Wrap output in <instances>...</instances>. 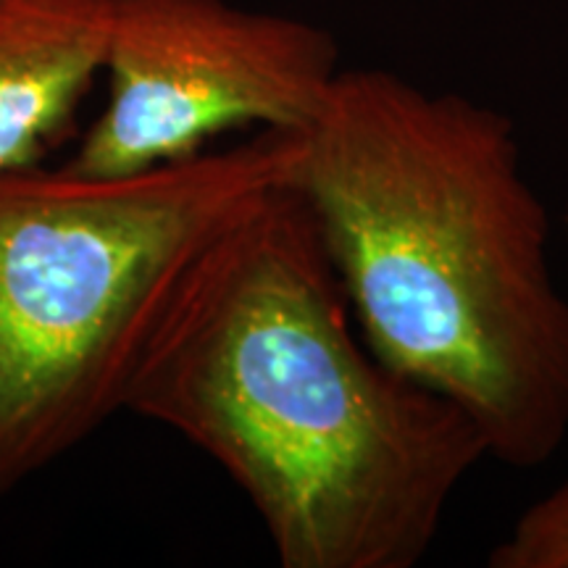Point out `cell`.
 Wrapping results in <instances>:
<instances>
[{
    "label": "cell",
    "instance_id": "obj_1",
    "mask_svg": "<svg viewBox=\"0 0 568 568\" xmlns=\"http://www.w3.org/2000/svg\"><path fill=\"white\" fill-rule=\"evenodd\" d=\"M295 180L253 197L182 276L124 410L243 489L284 568H414L489 458L464 408L355 332Z\"/></svg>",
    "mask_w": 568,
    "mask_h": 568
},
{
    "label": "cell",
    "instance_id": "obj_2",
    "mask_svg": "<svg viewBox=\"0 0 568 568\" xmlns=\"http://www.w3.org/2000/svg\"><path fill=\"white\" fill-rule=\"evenodd\" d=\"M295 184L366 345L477 422L489 458L568 439V297L508 113L387 69H339Z\"/></svg>",
    "mask_w": 568,
    "mask_h": 568
},
{
    "label": "cell",
    "instance_id": "obj_3",
    "mask_svg": "<svg viewBox=\"0 0 568 568\" xmlns=\"http://www.w3.org/2000/svg\"><path fill=\"white\" fill-rule=\"evenodd\" d=\"M301 159L303 132L258 130L134 174L0 172V500L124 410L182 276Z\"/></svg>",
    "mask_w": 568,
    "mask_h": 568
},
{
    "label": "cell",
    "instance_id": "obj_4",
    "mask_svg": "<svg viewBox=\"0 0 568 568\" xmlns=\"http://www.w3.org/2000/svg\"><path fill=\"white\" fill-rule=\"evenodd\" d=\"M335 34L230 0H111L109 103L67 166L119 176L237 126L308 130L339 74Z\"/></svg>",
    "mask_w": 568,
    "mask_h": 568
},
{
    "label": "cell",
    "instance_id": "obj_5",
    "mask_svg": "<svg viewBox=\"0 0 568 568\" xmlns=\"http://www.w3.org/2000/svg\"><path fill=\"white\" fill-rule=\"evenodd\" d=\"M111 0H0V172L67 138L103 74Z\"/></svg>",
    "mask_w": 568,
    "mask_h": 568
},
{
    "label": "cell",
    "instance_id": "obj_6",
    "mask_svg": "<svg viewBox=\"0 0 568 568\" xmlns=\"http://www.w3.org/2000/svg\"><path fill=\"white\" fill-rule=\"evenodd\" d=\"M489 568H568V479L539 497L489 550Z\"/></svg>",
    "mask_w": 568,
    "mask_h": 568
},
{
    "label": "cell",
    "instance_id": "obj_7",
    "mask_svg": "<svg viewBox=\"0 0 568 568\" xmlns=\"http://www.w3.org/2000/svg\"><path fill=\"white\" fill-rule=\"evenodd\" d=\"M564 230H566V237H568V209L564 213Z\"/></svg>",
    "mask_w": 568,
    "mask_h": 568
}]
</instances>
